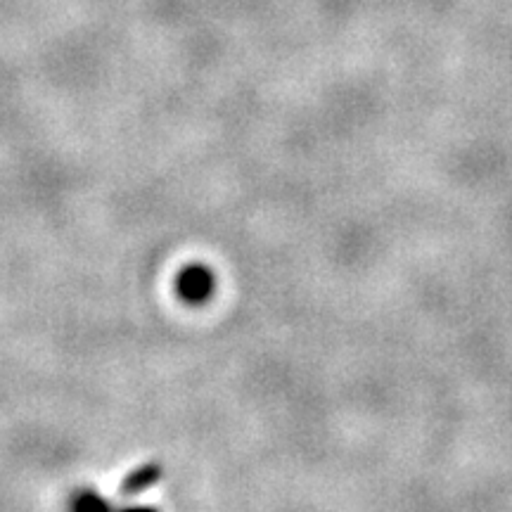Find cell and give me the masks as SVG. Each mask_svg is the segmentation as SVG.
<instances>
[{
    "label": "cell",
    "mask_w": 512,
    "mask_h": 512,
    "mask_svg": "<svg viewBox=\"0 0 512 512\" xmlns=\"http://www.w3.org/2000/svg\"><path fill=\"white\" fill-rule=\"evenodd\" d=\"M164 475L162 463H145L140 465L138 470L128 472V477L121 482V494L124 496H138L143 491L152 489V486L159 484V479Z\"/></svg>",
    "instance_id": "cell-1"
}]
</instances>
